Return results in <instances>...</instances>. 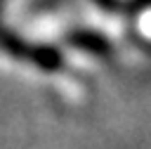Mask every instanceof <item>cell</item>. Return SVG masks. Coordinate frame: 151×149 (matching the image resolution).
<instances>
[{"label": "cell", "instance_id": "1", "mask_svg": "<svg viewBox=\"0 0 151 149\" xmlns=\"http://www.w3.org/2000/svg\"><path fill=\"white\" fill-rule=\"evenodd\" d=\"M28 54H31L33 61L40 64L42 69H57V66L61 64V57H59L54 50H50V47H35V50H31Z\"/></svg>", "mask_w": 151, "mask_h": 149}]
</instances>
